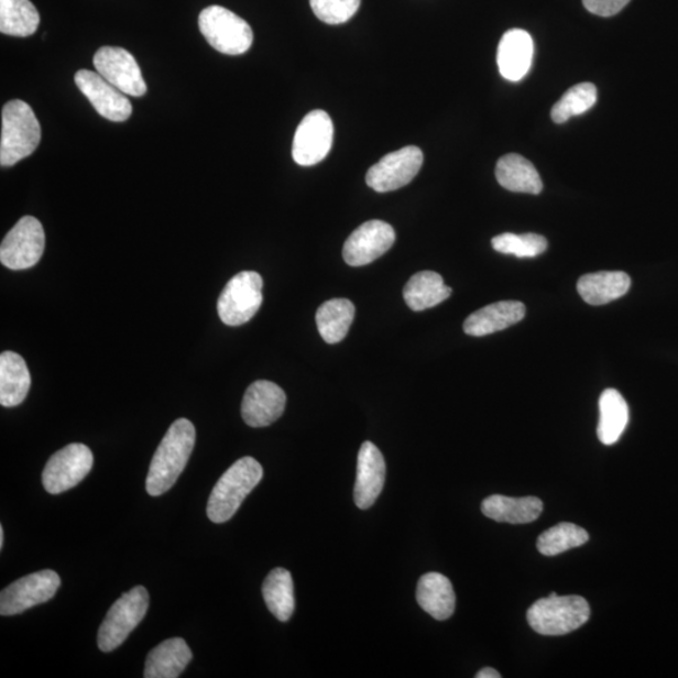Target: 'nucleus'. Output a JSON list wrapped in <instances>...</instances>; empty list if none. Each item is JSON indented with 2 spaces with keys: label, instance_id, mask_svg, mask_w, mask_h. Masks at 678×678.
Instances as JSON below:
<instances>
[{
  "label": "nucleus",
  "instance_id": "obj_30",
  "mask_svg": "<svg viewBox=\"0 0 678 678\" xmlns=\"http://www.w3.org/2000/svg\"><path fill=\"white\" fill-rule=\"evenodd\" d=\"M40 14L31 0H0V32L30 37L39 30Z\"/></svg>",
  "mask_w": 678,
  "mask_h": 678
},
{
  "label": "nucleus",
  "instance_id": "obj_32",
  "mask_svg": "<svg viewBox=\"0 0 678 678\" xmlns=\"http://www.w3.org/2000/svg\"><path fill=\"white\" fill-rule=\"evenodd\" d=\"M597 102V88L593 84H579L569 88L551 109V119L565 123L575 116L591 110Z\"/></svg>",
  "mask_w": 678,
  "mask_h": 678
},
{
  "label": "nucleus",
  "instance_id": "obj_1",
  "mask_svg": "<svg viewBox=\"0 0 678 678\" xmlns=\"http://www.w3.org/2000/svg\"><path fill=\"white\" fill-rule=\"evenodd\" d=\"M195 440V427L186 418L170 426L150 463L146 490L151 496L163 495L174 486L190 459Z\"/></svg>",
  "mask_w": 678,
  "mask_h": 678
},
{
  "label": "nucleus",
  "instance_id": "obj_7",
  "mask_svg": "<svg viewBox=\"0 0 678 678\" xmlns=\"http://www.w3.org/2000/svg\"><path fill=\"white\" fill-rule=\"evenodd\" d=\"M262 275L256 272H242L233 276L218 300L222 324L237 327L249 322L262 306Z\"/></svg>",
  "mask_w": 678,
  "mask_h": 678
},
{
  "label": "nucleus",
  "instance_id": "obj_17",
  "mask_svg": "<svg viewBox=\"0 0 678 678\" xmlns=\"http://www.w3.org/2000/svg\"><path fill=\"white\" fill-rule=\"evenodd\" d=\"M285 404L287 396L278 385L271 381H256L245 392L243 420L251 427L270 426L283 415Z\"/></svg>",
  "mask_w": 678,
  "mask_h": 678
},
{
  "label": "nucleus",
  "instance_id": "obj_16",
  "mask_svg": "<svg viewBox=\"0 0 678 678\" xmlns=\"http://www.w3.org/2000/svg\"><path fill=\"white\" fill-rule=\"evenodd\" d=\"M386 480V462L378 446L365 441L357 459L354 503L365 511L376 503Z\"/></svg>",
  "mask_w": 678,
  "mask_h": 678
},
{
  "label": "nucleus",
  "instance_id": "obj_4",
  "mask_svg": "<svg viewBox=\"0 0 678 678\" xmlns=\"http://www.w3.org/2000/svg\"><path fill=\"white\" fill-rule=\"evenodd\" d=\"M590 617V604L583 597L557 593L535 602L526 614L529 626L543 636L567 635L581 628Z\"/></svg>",
  "mask_w": 678,
  "mask_h": 678
},
{
  "label": "nucleus",
  "instance_id": "obj_13",
  "mask_svg": "<svg viewBox=\"0 0 678 678\" xmlns=\"http://www.w3.org/2000/svg\"><path fill=\"white\" fill-rule=\"evenodd\" d=\"M94 65L97 74L124 95L141 97L147 86L135 57L120 47H102L96 52Z\"/></svg>",
  "mask_w": 678,
  "mask_h": 678
},
{
  "label": "nucleus",
  "instance_id": "obj_3",
  "mask_svg": "<svg viewBox=\"0 0 678 678\" xmlns=\"http://www.w3.org/2000/svg\"><path fill=\"white\" fill-rule=\"evenodd\" d=\"M41 124L29 103L21 100L8 102L2 112L0 165L13 166L37 150Z\"/></svg>",
  "mask_w": 678,
  "mask_h": 678
},
{
  "label": "nucleus",
  "instance_id": "obj_9",
  "mask_svg": "<svg viewBox=\"0 0 678 678\" xmlns=\"http://www.w3.org/2000/svg\"><path fill=\"white\" fill-rule=\"evenodd\" d=\"M94 467V453L84 444H70L57 451L44 468L42 481L53 495L77 486Z\"/></svg>",
  "mask_w": 678,
  "mask_h": 678
},
{
  "label": "nucleus",
  "instance_id": "obj_36",
  "mask_svg": "<svg viewBox=\"0 0 678 678\" xmlns=\"http://www.w3.org/2000/svg\"><path fill=\"white\" fill-rule=\"evenodd\" d=\"M502 675L499 674L496 670H494V668L492 667H485L483 668V670L479 671V674L477 675V678H501Z\"/></svg>",
  "mask_w": 678,
  "mask_h": 678
},
{
  "label": "nucleus",
  "instance_id": "obj_26",
  "mask_svg": "<svg viewBox=\"0 0 678 678\" xmlns=\"http://www.w3.org/2000/svg\"><path fill=\"white\" fill-rule=\"evenodd\" d=\"M439 273L425 271L412 276L404 288V298L409 309L422 311L439 306L451 296Z\"/></svg>",
  "mask_w": 678,
  "mask_h": 678
},
{
  "label": "nucleus",
  "instance_id": "obj_21",
  "mask_svg": "<svg viewBox=\"0 0 678 678\" xmlns=\"http://www.w3.org/2000/svg\"><path fill=\"white\" fill-rule=\"evenodd\" d=\"M193 659L183 638H170L156 646L146 658L145 678H177Z\"/></svg>",
  "mask_w": 678,
  "mask_h": 678
},
{
  "label": "nucleus",
  "instance_id": "obj_27",
  "mask_svg": "<svg viewBox=\"0 0 678 678\" xmlns=\"http://www.w3.org/2000/svg\"><path fill=\"white\" fill-rule=\"evenodd\" d=\"M600 415L598 439L604 445L617 442L630 420L628 405L617 390L609 389L603 392L600 398Z\"/></svg>",
  "mask_w": 678,
  "mask_h": 678
},
{
  "label": "nucleus",
  "instance_id": "obj_5",
  "mask_svg": "<svg viewBox=\"0 0 678 678\" xmlns=\"http://www.w3.org/2000/svg\"><path fill=\"white\" fill-rule=\"evenodd\" d=\"M199 30L214 50L222 55L239 56L251 50L254 35L243 18L220 6L205 8Z\"/></svg>",
  "mask_w": 678,
  "mask_h": 678
},
{
  "label": "nucleus",
  "instance_id": "obj_10",
  "mask_svg": "<svg viewBox=\"0 0 678 678\" xmlns=\"http://www.w3.org/2000/svg\"><path fill=\"white\" fill-rule=\"evenodd\" d=\"M333 122L322 110L305 116L294 135L292 155L300 166H314L322 162L333 144Z\"/></svg>",
  "mask_w": 678,
  "mask_h": 678
},
{
  "label": "nucleus",
  "instance_id": "obj_15",
  "mask_svg": "<svg viewBox=\"0 0 678 678\" xmlns=\"http://www.w3.org/2000/svg\"><path fill=\"white\" fill-rule=\"evenodd\" d=\"M75 83L94 109L106 120L123 122L130 119L132 106L129 98L106 81L100 74L88 69L78 70Z\"/></svg>",
  "mask_w": 678,
  "mask_h": 678
},
{
  "label": "nucleus",
  "instance_id": "obj_8",
  "mask_svg": "<svg viewBox=\"0 0 678 678\" xmlns=\"http://www.w3.org/2000/svg\"><path fill=\"white\" fill-rule=\"evenodd\" d=\"M46 236L39 219L23 217L9 231L0 245V262L8 270H30L41 261Z\"/></svg>",
  "mask_w": 678,
  "mask_h": 678
},
{
  "label": "nucleus",
  "instance_id": "obj_24",
  "mask_svg": "<svg viewBox=\"0 0 678 678\" xmlns=\"http://www.w3.org/2000/svg\"><path fill=\"white\" fill-rule=\"evenodd\" d=\"M631 288L630 275L624 272H598L578 281L579 296L588 305L603 306L624 296Z\"/></svg>",
  "mask_w": 678,
  "mask_h": 678
},
{
  "label": "nucleus",
  "instance_id": "obj_31",
  "mask_svg": "<svg viewBox=\"0 0 678 678\" xmlns=\"http://www.w3.org/2000/svg\"><path fill=\"white\" fill-rule=\"evenodd\" d=\"M590 539L587 531L572 523H559L540 534L537 547L543 556L555 557L583 546Z\"/></svg>",
  "mask_w": 678,
  "mask_h": 678
},
{
  "label": "nucleus",
  "instance_id": "obj_14",
  "mask_svg": "<svg viewBox=\"0 0 678 678\" xmlns=\"http://www.w3.org/2000/svg\"><path fill=\"white\" fill-rule=\"evenodd\" d=\"M396 233L387 222L370 220L348 237L343 259L348 265L363 266L386 254L395 244Z\"/></svg>",
  "mask_w": 678,
  "mask_h": 678
},
{
  "label": "nucleus",
  "instance_id": "obj_12",
  "mask_svg": "<svg viewBox=\"0 0 678 678\" xmlns=\"http://www.w3.org/2000/svg\"><path fill=\"white\" fill-rule=\"evenodd\" d=\"M423 164V151L406 146L383 156L381 162L373 165L365 175V183L378 193L395 192L412 183Z\"/></svg>",
  "mask_w": 678,
  "mask_h": 678
},
{
  "label": "nucleus",
  "instance_id": "obj_25",
  "mask_svg": "<svg viewBox=\"0 0 678 678\" xmlns=\"http://www.w3.org/2000/svg\"><path fill=\"white\" fill-rule=\"evenodd\" d=\"M495 175L497 183L508 192L538 195L543 190L537 168L517 154H507L499 160Z\"/></svg>",
  "mask_w": 678,
  "mask_h": 678
},
{
  "label": "nucleus",
  "instance_id": "obj_35",
  "mask_svg": "<svg viewBox=\"0 0 678 678\" xmlns=\"http://www.w3.org/2000/svg\"><path fill=\"white\" fill-rule=\"evenodd\" d=\"M631 0H583L588 12L600 17H612L622 11Z\"/></svg>",
  "mask_w": 678,
  "mask_h": 678
},
{
  "label": "nucleus",
  "instance_id": "obj_34",
  "mask_svg": "<svg viewBox=\"0 0 678 678\" xmlns=\"http://www.w3.org/2000/svg\"><path fill=\"white\" fill-rule=\"evenodd\" d=\"M311 11L327 24H343L359 12L361 0H309Z\"/></svg>",
  "mask_w": 678,
  "mask_h": 678
},
{
  "label": "nucleus",
  "instance_id": "obj_19",
  "mask_svg": "<svg viewBox=\"0 0 678 678\" xmlns=\"http://www.w3.org/2000/svg\"><path fill=\"white\" fill-rule=\"evenodd\" d=\"M525 317V306L517 300H502L481 308L469 316L463 332L472 337H484L520 324Z\"/></svg>",
  "mask_w": 678,
  "mask_h": 678
},
{
  "label": "nucleus",
  "instance_id": "obj_33",
  "mask_svg": "<svg viewBox=\"0 0 678 678\" xmlns=\"http://www.w3.org/2000/svg\"><path fill=\"white\" fill-rule=\"evenodd\" d=\"M492 245L496 252L502 254L515 255L516 258H535L547 251V239L539 234L516 236L505 233L492 240Z\"/></svg>",
  "mask_w": 678,
  "mask_h": 678
},
{
  "label": "nucleus",
  "instance_id": "obj_28",
  "mask_svg": "<svg viewBox=\"0 0 678 678\" xmlns=\"http://www.w3.org/2000/svg\"><path fill=\"white\" fill-rule=\"evenodd\" d=\"M356 308L348 299L338 298L324 303L317 310L316 322L319 335L329 345L343 341L353 322Z\"/></svg>",
  "mask_w": 678,
  "mask_h": 678
},
{
  "label": "nucleus",
  "instance_id": "obj_22",
  "mask_svg": "<svg viewBox=\"0 0 678 678\" xmlns=\"http://www.w3.org/2000/svg\"><path fill=\"white\" fill-rule=\"evenodd\" d=\"M481 512L489 520L508 524H528L537 521L543 512V502L538 497H508L492 495L481 504Z\"/></svg>",
  "mask_w": 678,
  "mask_h": 678
},
{
  "label": "nucleus",
  "instance_id": "obj_23",
  "mask_svg": "<svg viewBox=\"0 0 678 678\" xmlns=\"http://www.w3.org/2000/svg\"><path fill=\"white\" fill-rule=\"evenodd\" d=\"M31 373L23 357L11 351L0 356V404L21 405L31 389Z\"/></svg>",
  "mask_w": 678,
  "mask_h": 678
},
{
  "label": "nucleus",
  "instance_id": "obj_18",
  "mask_svg": "<svg viewBox=\"0 0 678 678\" xmlns=\"http://www.w3.org/2000/svg\"><path fill=\"white\" fill-rule=\"evenodd\" d=\"M534 55L532 35L524 30L507 31L499 43L497 67L507 81L517 83L529 73Z\"/></svg>",
  "mask_w": 678,
  "mask_h": 678
},
{
  "label": "nucleus",
  "instance_id": "obj_2",
  "mask_svg": "<svg viewBox=\"0 0 678 678\" xmlns=\"http://www.w3.org/2000/svg\"><path fill=\"white\" fill-rule=\"evenodd\" d=\"M262 479L263 468L255 459L247 457L234 462L212 489L207 508L209 520L217 524L230 521Z\"/></svg>",
  "mask_w": 678,
  "mask_h": 678
},
{
  "label": "nucleus",
  "instance_id": "obj_37",
  "mask_svg": "<svg viewBox=\"0 0 678 678\" xmlns=\"http://www.w3.org/2000/svg\"><path fill=\"white\" fill-rule=\"evenodd\" d=\"M3 544H4V531H3V526H0V548H3Z\"/></svg>",
  "mask_w": 678,
  "mask_h": 678
},
{
  "label": "nucleus",
  "instance_id": "obj_20",
  "mask_svg": "<svg viewBox=\"0 0 678 678\" xmlns=\"http://www.w3.org/2000/svg\"><path fill=\"white\" fill-rule=\"evenodd\" d=\"M416 600L422 609L437 621L449 620L457 605L450 579L435 572L420 578L417 583Z\"/></svg>",
  "mask_w": 678,
  "mask_h": 678
},
{
  "label": "nucleus",
  "instance_id": "obj_6",
  "mask_svg": "<svg viewBox=\"0 0 678 678\" xmlns=\"http://www.w3.org/2000/svg\"><path fill=\"white\" fill-rule=\"evenodd\" d=\"M149 601L146 588L138 586L112 604L98 630L97 644L102 653H111L127 641L130 633L144 620Z\"/></svg>",
  "mask_w": 678,
  "mask_h": 678
},
{
  "label": "nucleus",
  "instance_id": "obj_11",
  "mask_svg": "<svg viewBox=\"0 0 678 678\" xmlns=\"http://www.w3.org/2000/svg\"><path fill=\"white\" fill-rule=\"evenodd\" d=\"M59 586V576L50 569L18 579L0 594V614H20L46 603L56 595Z\"/></svg>",
  "mask_w": 678,
  "mask_h": 678
},
{
  "label": "nucleus",
  "instance_id": "obj_29",
  "mask_svg": "<svg viewBox=\"0 0 678 678\" xmlns=\"http://www.w3.org/2000/svg\"><path fill=\"white\" fill-rule=\"evenodd\" d=\"M263 597L267 609L281 622H288L296 610L294 584L287 569L275 568L265 578Z\"/></svg>",
  "mask_w": 678,
  "mask_h": 678
}]
</instances>
